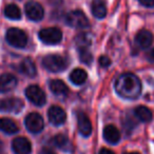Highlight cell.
Wrapping results in <instances>:
<instances>
[{"instance_id": "cell-1", "label": "cell", "mask_w": 154, "mask_h": 154, "mask_svg": "<svg viewBox=\"0 0 154 154\" xmlns=\"http://www.w3.org/2000/svg\"><path fill=\"white\" fill-rule=\"evenodd\" d=\"M115 91L122 98L136 99L140 95L141 82L136 75L125 73L115 80Z\"/></svg>"}, {"instance_id": "cell-2", "label": "cell", "mask_w": 154, "mask_h": 154, "mask_svg": "<svg viewBox=\"0 0 154 154\" xmlns=\"http://www.w3.org/2000/svg\"><path fill=\"white\" fill-rule=\"evenodd\" d=\"M42 66L50 72H61L68 66V61L66 58L60 55H48L42 59Z\"/></svg>"}, {"instance_id": "cell-3", "label": "cell", "mask_w": 154, "mask_h": 154, "mask_svg": "<svg viewBox=\"0 0 154 154\" xmlns=\"http://www.w3.org/2000/svg\"><path fill=\"white\" fill-rule=\"evenodd\" d=\"M66 23L76 29H86L89 26V20L86 14L80 10H74L70 12L66 17Z\"/></svg>"}, {"instance_id": "cell-4", "label": "cell", "mask_w": 154, "mask_h": 154, "mask_svg": "<svg viewBox=\"0 0 154 154\" xmlns=\"http://www.w3.org/2000/svg\"><path fill=\"white\" fill-rule=\"evenodd\" d=\"M7 40L15 48H24L28 43V36L23 31L12 28L7 32Z\"/></svg>"}, {"instance_id": "cell-5", "label": "cell", "mask_w": 154, "mask_h": 154, "mask_svg": "<svg viewBox=\"0 0 154 154\" xmlns=\"http://www.w3.org/2000/svg\"><path fill=\"white\" fill-rule=\"evenodd\" d=\"M39 38L47 45H57L61 41L62 33L58 28H47L39 32Z\"/></svg>"}, {"instance_id": "cell-6", "label": "cell", "mask_w": 154, "mask_h": 154, "mask_svg": "<svg viewBox=\"0 0 154 154\" xmlns=\"http://www.w3.org/2000/svg\"><path fill=\"white\" fill-rule=\"evenodd\" d=\"M26 95L29 100L36 106L45 105V100H47L45 92L36 85H32V86L28 87L26 90Z\"/></svg>"}, {"instance_id": "cell-7", "label": "cell", "mask_w": 154, "mask_h": 154, "mask_svg": "<svg viewBox=\"0 0 154 154\" xmlns=\"http://www.w3.org/2000/svg\"><path fill=\"white\" fill-rule=\"evenodd\" d=\"M26 126L32 133H39L43 129V119L38 113H31L26 118Z\"/></svg>"}, {"instance_id": "cell-8", "label": "cell", "mask_w": 154, "mask_h": 154, "mask_svg": "<svg viewBox=\"0 0 154 154\" xmlns=\"http://www.w3.org/2000/svg\"><path fill=\"white\" fill-rule=\"evenodd\" d=\"M26 14L31 20L38 21L43 18L45 11H43V8L38 2L30 1L26 5Z\"/></svg>"}, {"instance_id": "cell-9", "label": "cell", "mask_w": 154, "mask_h": 154, "mask_svg": "<svg viewBox=\"0 0 154 154\" xmlns=\"http://www.w3.org/2000/svg\"><path fill=\"white\" fill-rule=\"evenodd\" d=\"M48 116H49L51 124L55 125V126H60L66 119V114L64 110L58 106H53L50 108L49 112H48Z\"/></svg>"}, {"instance_id": "cell-10", "label": "cell", "mask_w": 154, "mask_h": 154, "mask_svg": "<svg viewBox=\"0 0 154 154\" xmlns=\"http://www.w3.org/2000/svg\"><path fill=\"white\" fill-rule=\"evenodd\" d=\"M23 108L22 100L18 98H8L0 101V110L3 112H15L18 113Z\"/></svg>"}, {"instance_id": "cell-11", "label": "cell", "mask_w": 154, "mask_h": 154, "mask_svg": "<svg viewBox=\"0 0 154 154\" xmlns=\"http://www.w3.org/2000/svg\"><path fill=\"white\" fill-rule=\"evenodd\" d=\"M77 127L82 136H89L92 132V124L84 112H79L77 114Z\"/></svg>"}, {"instance_id": "cell-12", "label": "cell", "mask_w": 154, "mask_h": 154, "mask_svg": "<svg viewBox=\"0 0 154 154\" xmlns=\"http://www.w3.org/2000/svg\"><path fill=\"white\" fill-rule=\"evenodd\" d=\"M13 150L16 154H30L32 151V146L29 139L26 137H17L13 140Z\"/></svg>"}, {"instance_id": "cell-13", "label": "cell", "mask_w": 154, "mask_h": 154, "mask_svg": "<svg viewBox=\"0 0 154 154\" xmlns=\"http://www.w3.org/2000/svg\"><path fill=\"white\" fill-rule=\"evenodd\" d=\"M153 42V35L150 31L140 30L135 36V43L140 49H147Z\"/></svg>"}, {"instance_id": "cell-14", "label": "cell", "mask_w": 154, "mask_h": 154, "mask_svg": "<svg viewBox=\"0 0 154 154\" xmlns=\"http://www.w3.org/2000/svg\"><path fill=\"white\" fill-rule=\"evenodd\" d=\"M17 86V78L12 74H3L0 76V92L7 93L15 89Z\"/></svg>"}, {"instance_id": "cell-15", "label": "cell", "mask_w": 154, "mask_h": 154, "mask_svg": "<svg viewBox=\"0 0 154 154\" xmlns=\"http://www.w3.org/2000/svg\"><path fill=\"white\" fill-rule=\"evenodd\" d=\"M103 138L109 143H117L120 139V133L118 129L113 125H108L103 129Z\"/></svg>"}, {"instance_id": "cell-16", "label": "cell", "mask_w": 154, "mask_h": 154, "mask_svg": "<svg viewBox=\"0 0 154 154\" xmlns=\"http://www.w3.org/2000/svg\"><path fill=\"white\" fill-rule=\"evenodd\" d=\"M91 10H92L93 16L98 19H103L107 15V7L103 0H93Z\"/></svg>"}, {"instance_id": "cell-17", "label": "cell", "mask_w": 154, "mask_h": 154, "mask_svg": "<svg viewBox=\"0 0 154 154\" xmlns=\"http://www.w3.org/2000/svg\"><path fill=\"white\" fill-rule=\"evenodd\" d=\"M52 143H53V145L55 146V147L59 148V149L63 150V151L69 152L72 149V143H71V141L69 140L68 137L62 134H58V135H56V136H54L53 139H52Z\"/></svg>"}, {"instance_id": "cell-18", "label": "cell", "mask_w": 154, "mask_h": 154, "mask_svg": "<svg viewBox=\"0 0 154 154\" xmlns=\"http://www.w3.org/2000/svg\"><path fill=\"white\" fill-rule=\"evenodd\" d=\"M50 89L51 91L54 93L55 95H58V96H62V95H66L68 94V87L64 84L62 80L59 79H54L51 80L50 82Z\"/></svg>"}, {"instance_id": "cell-19", "label": "cell", "mask_w": 154, "mask_h": 154, "mask_svg": "<svg viewBox=\"0 0 154 154\" xmlns=\"http://www.w3.org/2000/svg\"><path fill=\"white\" fill-rule=\"evenodd\" d=\"M87 77H88V75H87L86 71L82 70V69L77 68L74 69L72 71V73L70 74V80L74 85H76V86H79V85H82L86 82Z\"/></svg>"}, {"instance_id": "cell-20", "label": "cell", "mask_w": 154, "mask_h": 154, "mask_svg": "<svg viewBox=\"0 0 154 154\" xmlns=\"http://www.w3.org/2000/svg\"><path fill=\"white\" fill-rule=\"evenodd\" d=\"M0 131H3L8 134H14L18 131V127L10 118H0Z\"/></svg>"}, {"instance_id": "cell-21", "label": "cell", "mask_w": 154, "mask_h": 154, "mask_svg": "<svg viewBox=\"0 0 154 154\" xmlns=\"http://www.w3.org/2000/svg\"><path fill=\"white\" fill-rule=\"evenodd\" d=\"M20 68H21L22 73H24V74L29 77H34L37 73L35 63L33 62L32 59H30V58H26V59L21 62Z\"/></svg>"}, {"instance_id": "cell-22", "label": "cell", "mask_w": 154, "mask_h": 154, "mask_svg": "<svg viewBox=\"0 0 154 154\" xmlns=\"http://www.w3.org/2000/svg\"><path fill=\"white\" fill-rule=\"evenodd\" d=\"M135 115L139 120L143 122H150L152 119V112L150 111L149 108L145 107V106H138L137 108H135Z\"/></svg>"}, {"instance_id": "cell-23", "label": "cell", "mask_w": 154, "mask_h": 154, "mask_svg": "<svg viewBox=\"0 0 154 154\" xmlns=\"http://www.w3.org/2000/svg\"><path fill=\"white\" fill-rule=\"evenodd\" d=\"M5 14L8 18L13 20L20 19L21 17V12H20L19 8L15 5H9L5 10Z\"/></svg>"}, {"instance_id": "cell-24", "label": "cell", "mask_w": 154, "mask_h": 154, "mask_svg": "<svg viewBox=\"0 0 154 154\" xmlns=\"http://www.w3.org/2000/svg\"><path fill=\"white\" fill-rule=\"evenodd\" d=\"M78 56L80 60L86 64H91L93 61V56L91 52H89L88 48H78Z\"/></svg>"}, {"instance_id": "cell-25", "label": "cell", "mask_w": 154, "mask_h": 154, "mask_svg": "<svg viewBox=\"0 0 154 154\" xmlns=\"http://www.w3.org/2000/svg\"><path fill=\"white\" fill-rule=\"evenodd\" d=\"M76 43L78 45V48H88V45H91V38L88 34L82 33L76 36Z\"/></svg>"}, {"instance_id": "cell-26", "label": "cell", "mask_w": 154, "mask_h": 154, "mask_svg": "<svg viewBox=\"0 0 154 154\" xmlns=\"http://www.w3.org/2000/svg\"><path fill=\"white\" fill-rule=\"evenodd\" d=\"M98 61H99L100 66H103V68H108V66L111 64V60H110V58L108 57V56H101Z\"/></svg>"}, {"instance_id": "cell-27", "label": "cell", "mask_w": 154, "mask_h": 154, "mask_svg": "<svg viewBox=\"0 0 154 154\" xmlns=\"http://www.w3.org/2000/svg\"><path fill=\"white\" fill-rule=\"evenodd\" d=\"M139 2L141 3L143 5L147 8H152L154 7V0H138Z\"/></svg>"}, {"instance_id": "cell-28", "label": "cell", "mask_w": 154, "mask_h": 154, "mask_svg": "<svg viewBox=\"0 0 154 154\" xmlns=\"http://www.w3.org/2000/svg\"><path fill=\"white\" fill-rule=\"evenodd\" d=\"M147 59L151 62H154V48L152 50H150L147 54Z\"/></svg>"}, {"instance_id": "cell-29", "label": "cell", "mask_w": 154, "mask_h": 154, "mask_svg": "<svg viewBox=\"0 0 154 154\" xmlns=\"http://www.w3.org/2000/svg\"><path fill=\"white\" fill-rule=\"evenodd\" d=\"M98 154H115L113 151H111L110 149H106V148H103V149H101L100 151H99Z\"/></svg>"}, {"instance_id": "cell-30", "label": "cell", "mask_w": 154, "mask_h": 154, "mask_svg": "<svg viewBox=\"0 0 154 154\" xmlns=\"http://www.w3.org/2000/svg\"><path fill=\"white\" fill-rule=\"evenodd\" d=\"M41 154H56L54 151H52V150L48 149V148H45V149L41 150Z\"/></svg>"}, {"instance_id": "cell-31", "label": "cell", "mask_w": 154, "mask_h": 154, "mask_svg": "<svg viewBox=\"0 0 154 154\" xmlns=\"http://www.w3.org/2000/svg\"><path fill=\"white\" fill-rule=\"evenodd\" d=\"M0 154H5V150H3V143L0 140Z\"/></svg>"}, {"instance_id": "cell-32", "label": "cell", "mask_w": 154, "mask_h": 154, "mask_svg": "<svg viewBox=\"0 0 154 154\" xmlns=\"http://www.w3.org/2000/svg\"><path fill=\"white\" fill-rule=\"evenodd\" d=\"M125 154H139L138 152H126Z\"/></svg>"}]
</instances>
